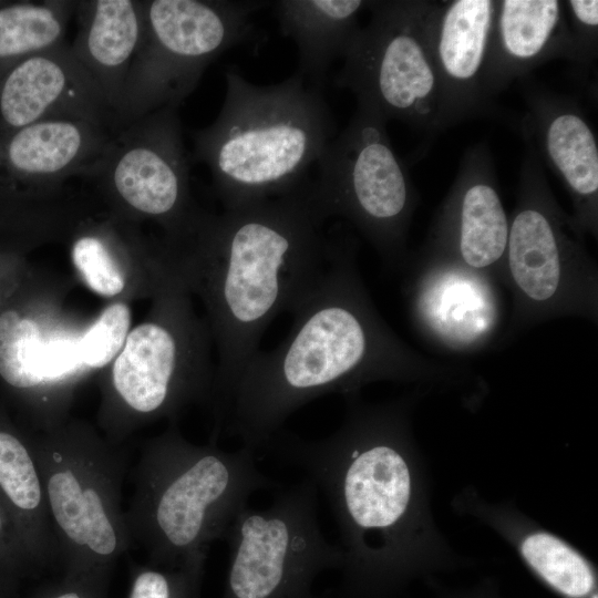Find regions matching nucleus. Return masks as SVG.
I'll return each mask as SVG.
<instances>
[{"label": "nucleus", "instance_id": "2", "mask_svg": "<svg viewBox=\"0 0 598 598\" xmlns=\"http://www.w3.org/2000/svg\"><path fill=\"white\" fill-rule=\"evenodd\" d=\"M340 245L312 289L291 312L286 339L257 352L215 406L212 443L224 430L241 446L262 448L305 404L344 390L368 363L372 340L358 310Z\"/></svg>", "mask_w": 598, "mask_h": 598}, {"label": "nucleus", "instance_id": "30", "mask_svg": "<svg viewBox=\"0 0 598 598\" xmlns=\"http://www.w3.org/2000/svg\"><path fill=\"white\" fill-rule=\"evenodd\" d=\"M81 363L79 339L60 338L48 341L42 338L34 362L39 388L72 372Z\"/></svg>", "mask_w": 598, "mask_h": 598}, {"label": "nucleus", "instance_id": "28", "mask_svg": "<svg viewBox=\"0 0 598 598\" xmlns=\"http://www.w3.org/2000/svg\"><path fill=\"white\" fill-rule=\"evenodd\" d=\"M130 309L124 303L109 306L79 339L82 363L102 368L118 353L128 336Z\"/></svg>", "mask_w": 598, "mask_h": 598}, {"label": "nucleus", "instance_id": "14", "mask_svg": "<svg viewBox=\"0 0 598 598\" xmlns=\"http://www.w3.org/2000/svg\"><path fill=\"white\" fill-rule=\"evenodd\" d=\"M176 333L164 324L143 323L127 336L113 365L112 386L131 414L167 413L199 388L183 370Z\"/></svg>", "mask_w": 598, "mask_h": 598}, {"label": "nucleus", "instance_id": "21", "mask_svg": "<svg viewBox=\"0 0 598 598\" xmlns=\"http://www.w3.org/2000/svg\"><path fill=\"white\" fill-rule=\"evenodd\" d=\"M508 260L519 288L532 299L550 298L559 282L560 262L556 231L537 207L520 209L508 233Z\"/></svg>", "mask_w": 598, "mask_h": 598}, {"label": "nucleus", "instance_id": "29", "mask_svg": "<svg viewBox=\"0 0 598 598\" xmlns=\"http://www.w3.org/2000/svg\"><path fill=\"white\" fill-rule=\"evenodd\" d=\"M568 47L567 58L580 72H587L597 58L598 1H564Z\"/></svg>", "mask_w": 598, "mask_h": 598}, {"label": "nucleus", "instance_id": "20", "mask_svg": "<svg viewBox=\"0 0 598 598\" xmlns=\"http://www.w3.org/2000/svg\"><path fill=\"white\" fill-rule=\"evenodd\" d=\"M494 176V162L485 144L465 152L455 183L458 248L465 262L474 268L495 262L507 247L509 228Z\"/></svg>", "mask_w": 598, "mask_h": 598}, {"label": "nucleus", "instance_id": "27", "mask_svg": "<svg viewBox=\"0 0 598 598\" xmlns=\"http://www.w3.org/2000/svg\"><path fill=\"white\" fill-rule=\"evenodd\" d=\"M204 570L183 566L163 568L150 564L131 567L127 598H199Z\"/></svg>", "mask_w": 598, "mask_h": 598}, {"label": "nucleus", "instance_id": "17", "mask_svg": "<svg viewBox=\"0 0 598 598\" xmlns=\"http://www.w3.org/2000/svg\"><path fill=\"white\" fill-rule=\"evenodd\" d=\"M71 49L116 117L141 35V0L76 1Z\"/></svg>", "mask_w": 598, "mask_h": 598}, {"label": "nucleus", "instance_id": "8", "mask_svg": "<svg viewBox=\"0 0 598 598\" xmlns=\"http://www.w3.org/2000/svg\"><path fill=\"white\" fill-rule=\"evenodd\" d=\"M317 487L309 480L279 491L265 509L244 507L225 540L229 565L221 598H315V579L342 564L322 535Z\"/></svg>", "mask_w": 598, "mask_h": 598}, {"label": "nucleus", "instance_id": "7", "mask_svg": "<svg viewBox=\"0 0 598 598\" xmlns=\"http://www.w3.org/2000/svg\"><path fill=\"white\" fill-rule=\"evenodd\" d=\"M429 1H367L368 24L351 40L333 83L357 103L432 137L444 130L441 91L425 32Z\"/></svg>", "mask_w": 598, "mask_h": 598}, {"label": "nucleus", "instance_id": "32", "mask_svg": "<svg viewBox=\"0 0 598 598\" xmlns=\"http://www.w3.org/2000/svg\"><path fill=\"white\" fill-rule=\"evenodd\" d=\"M111 577L63 575L31 598H107Z\"/></svg>", "mask_w": 598, "mask_h": 598}, {"label": "nucleus", "instance_id": "13", "mask_svg": "<svg viewBox=\"0 0 598 598\" xmlns=\"http://www.w3.org/2000/svg\"><path fill=\"white\" fill-rule=\"evenodd\" d=\"M52 118L117 128L115 115L65 40L25 56L0 78V131Z\"/></svg>", "mask_w": 598, "mask_h": 598}, {"label": "nucleus", "instance_id": "18", "mask_svg": "<svg viewBox=\"0 0 598 598\" xmlns=\"http://www.w3.org/2000/svg\"><path fill=\"white\" fill-rule=\"evenodd\" d=\"M0 501L33 569L58 563L43 484L28 442L0 417Z\"/></svg>", "mask_w": 598, "mask_h": 598}, {"label": "nucleus", "instance_id": "1", "mask_svg": "<svg viewBox=\"0 0 598 598\" xmlns=\"http://www.w3.org/2000/svg\"><path fill=\"white\" fill-rule=\"evenodd\" d=\"M310 182L282 196L189 217L207 276L220 348L215 406L258 352L267 327L292 312L329 267L338 244L324 224Z\"/></svg>", "mask_w": 598, "mask_h": 598}, {"label": "nucleus", "instance_id": "11", "mask_svg": "<svg viewBox=\"0 0 598 598\" xmlns=\"http://www.w3.org/2000/svg\"><path fill=\"white\" fill-rule=\"evenodd\" d=\"M112 133L111 127L80 118L0 131V227H22L41 196L71 177H87Z\"/></svg>", "mask_w": 598, "mask_h": 598}, {"label": "nucleus", "instance_id": "25", "mask_svg": "<svg viewBox=\"0 0 598 598\" xmlns=\"http://www.w3.org/2000/svg\"><path fill=\"white\" fill-rule=\"evenodd\" d=\"M41 331L37 322L16 308L0 312V379L18 392L39 388L34 370Z\"/></svg>", "mask_w": 598, "mask_h": 598}, {"label": "nucleus", "instance_id": "24", "mask_svg": "<svg viewBox=\"0 0 598 598\" xmlns=\"http://www.w3.org/2000/svg\"><path fill=\"white\" fill-rule=\"evenodd\" d=\"M526 561L559 592L580 598L594 587V574L587 561L557 537L535 533L522 545Z\"/></svg>", "mask_w": 598, "mask_h": 598}, {"label": "nucleus", "instance_id": "33", "mask_svg": "<svg viewBox=\"0 0 598 598\" xmlns=\"http://www.w3.org/2000/svg\"><path fill=\"white\" fill-rule=\"evenodd\" d=\"M17 582L0 577V598H9Z\"/></svg>", "mask_w": 598, "mask_h": 598}, {"label": "nucleus", "instance_id": "15", "mask_svg": "<svg viewBox=\"0 0 598 598\" xmlns=\"http://www.w3.org/2000/svg\"><path fill=\"white\" fill-rule=\"evenodd\" d=\"M564 1L497 0L486 69L491 99L551 59H566Z\"/></svg>", "mask_w": 598, "mask_h": 598}, {"label": "nucleus", "instance_id": "6", "mask_svg": "<svg viewBox=\"0 0 598 598\" xmlns=\"http://www.w3.org/2000/svg\"><path fill=\"white\" fill-rule=\"evenodd\" d=\"M267 1L141 0V35L117 110V126L175 107L206 68L254 32Z\"/></svg>", "mask_w": 598, "mask_h": 598}, {"label": "nucleus", "instance_id": "19", "mask_svg": "<svg viewBox=\"0 0 598 598\" xmlns=\"http://www.w3.org/2000/svg\"><path fill=\"white\" fill-rule=\"evenodd\" d=\"M272 4L280 32L297 47V72L309 86L323 92L328 69L344 55L367 1L282 0Z\"/></svg>", "mask_w": 598, "mask_h": 598}, {"label": "nucleus", "instance_id": "12", "mask_svg": "<svg viewBox=\"0 0 598 598\" xmlns=\"http://www.w3.org/2000/svg\"><path fill=\"white\" fill-rule=\"evenodd\" d=\"M496 0L429 1L425 32L441 91L443 127L499 116L486 90Z\"/></svg>", "mask_w": 598, "mask_h": 598}, {"label": "nucleus", "instance_id": "10", "mask_svg": "<svg viewBox=\"0 0 598 598\" xmlns=\"http://www.w3.org/2000/svg\"><path fill=\"white\" fill-rule=\"evenodd\" d=\"M175 107L120 125L89 177L128 209L181 229L188 217L189 157Z\"/></svg>", "mask_w": 598, "mask_h": 598}, {"label": "nucleus", "instance_id": "22", "mask_svg": "<svg viewBox=\"0 0 598 598\" xmlns=\"http://www.w3.org/2000/svg\"><path fill=\"white\" fill-rule=\"evenodd\" d=\"M76 1H0V78L16 63L64 41Z\"/></svg>", "mask_w": 598, "mask_h": 598}, {"label": "nucleus", "instance_id": "4", "mask_svg": "<svg viewBox=\"0 0 598 598\" xmlns=\"http://www.w3.org/2000/svg\"><path fill=\"white\" fill-rule=\"evenodd\" d=\"M255 453L194 445L174 430L145 447L124 516L147 564L204 570L210 544L225 538L251 494L279 487L258 470Z\"/></svg>", "mask_w": 598, "mask_h": 598}, {"label": "nucleus", "instance_id": "9", "mask_svg": "<svg viewBox=\"0 0 598 598\" xmlns=\"http://www.w3.org/2000/svg\"><path fill=\"white\" fill-rule=\"evenodd\" d=\"M317 164L310 189L327 217L349 218L380 243L399 236L411 202V181L390 142L386 121L375 110L357 103L348 125Z\"/></svg>", "mask_w": 598, "mask_h": 598}, {"label": "nucleus", "instance_id": "23", "mask_svg": "<svg viewBox=\"0 0 598 598\" xmlns=\"http://www.w3.org/2000/svg\"><path fill=\"white\" fill-rule=\"evenodd\" d=\"M424 307L436 329L457 339L476 337L487 329L493 318V307L484 288L455 275L433 285Z\"/></svg>", "mask_w": 598, "mask_h": 598}, {"label": "nucleus", "instance_id": "16", "mask_svg": "<svg viewBox=\"0 0 598 598\" xmlns=\"http://www.w3.org/2000/svg\"><path fill=\"white\" fill-rule=\"evenodd\" d=\"M528 128L538 156L584 202H595L598 193V143L578 104L530 82L525 83Z\"/></svg>", "mask_w": 598, "mask_h": 598}, {"label": "nucleus", "instance_id": "3", "mask_svg": "<svg viewBox=\"0 0 598 598\" xmlns=\"http://www.w3.org/2000/svg\"><path fill=\"white\" fill-rule=\"evenodd\" d=\"M225 80L218 116L193 134V157L209 169L225 209L298 189L336 136L322 91L305 84L298 72L256 85L229 68Z\"/></svg>", "mask_w": 598, "mask_h": 598}, {"label": "nucleus", "instance_id": "5", "mask_svg": "<svg viewBox=\"0 0 598 598\" xmlns=\"http://www.w3.org/2000/svg\"><path fill=\"white\" fill-rule=\"evenodd\" d=\"M30 444L63 575L111 577L132 547L122 508L126 457L79 431Z\"/></svg>", "mask_w": 598, "mask_h": 598}, {"label": "nucleus", "instance_id": "31", "mask_svg": "<svg viewBox=\"0 0 598 598\" xmlns=\"http://www.w3.org/2000/svg\"><path fill=\"white\" fill-rule=\"evenodd\" d=\"M34 571L0 501V577L17 582Z\"/></svg>", "mask_w": 598, "mask_h": 598}, {"label": "nucleus", "instance_id": "26", "mask_svg": "<svg viewBox=\"0 0 598 598\" xmlns=\"http://www.w3.org/2000/svg\"><path fill=\"white\" fill-rule=\"evenodd\" d=\"M71 256L75 268L87 286L96 293L112 297L125 285L107 243L99 234H83L72 245Z\"/></svg>", "mask_w": 598, "mask_h": 598}]
</instances>
